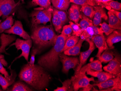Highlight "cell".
I'll list each match as a JSON object with an SVG mask.
<instances>
[{
	"label": "cell",
	"mask_w": 121,
	"mask_h": 91,
	"mask_svg": "<svg viewBox=\"0 0 121 91\" xmlns=\"http://www.w3.org/2000/svg\"><path fill=\"white\" fill-rule=\"evenodd\" d=\"M21 81L25 82L34 90L42 91L48 87L52 79L50 74L39 65L23 66L19 75Z\"/></svg>",
	"instance_id": "1"
},
{
	"label": "cell",
	"mask_w": 121,
	"mask_h": 91,
	"mask_svg": "<svg viewBox=\"0 0 121 91\" xmlns=\"http://www.w3.org/2000/svg\"><path fill=\"white\" fill-rule=\"evenodd\" d=\"M69 37L61 34L57 37L55 44L47 53L41 56L38 60V65L47 70L55 71L59 65L60 55L64 52L65 42Z\"/></svg>",
	"instance_id": "2"
},
{
	"label": "cell",
	"mask_w": 121,
	"mask_h": 91,
	"mask_svg": "<svg viewBox=\"0 0 121 91\" xmlns=\"http://www.w3.org/2000/svg\"><path fill=\"white\" fill-rule=\"evenodd\" d=\"M30 38L35 47L39 51L55 44L57 35L53 30L52 25H40L32 28Z\"/></svg>",
	"instance_id": "3"
},
{
	"label": "cell",
	"mask_w": 121,
	"mask_h": 91,
	"mask_svg": "<svg viewBox=\"0 0 121 91\" xmlns=\"http://www.w3.org/2000/svg\"><path fill=\"white\" fill-rule=\"evenodd\" d=\"M53 8L51 6L48 9L33 11L30 16L32 18V28L38 25H45L51 22L52 17Z\"/></svg>",
	"instance_id": "4"
},
{
	"label": "cell",
	"mask_w": 121,
	"mask_h": 91,
	"mask_svg": "<svg viewBox=\"0 0 121 91\" xmlns=\"http://www.w3.org/2000/svg\"><path fill=\"white\" fill-rule=\"evenodd\" d=\"M32 41L31 39L24 40L17 39L15 43H13L10 45V47L14 45L17 49V51L21 50L22 52V53L20 56L14 59L13 62L11 63V65L14 61L22 57H24L27 62L28 61L29 53L30 50L32 47Z\"/></svg>",
	"instance_id": "5"
},
{
	"label": "cell",
	"mask_w": 121,
	"mask_h": 91,
	"mask_svg": "<svg viewBox=\"0 0 121 91\" xmlns=\"http://www.w3.org/2000/svg\"><path fill=\"white\" fill-rule=\"evenodd\" d=\"M60 61L62 64V72L66 74H68L71 69L75 70L79 63V60L78 57H69L63 52L60 55Z\"/></svg>",
	"instance_id": "6"
},
{
	"label": "cell",
	"mask_w": 121,
	"mask_h": 91,
	"mask_svg": "<svg viewBox=\"0 0 121 91\" xmlns=\"http://www.w3.org/2000/svg\"><path fill=\"white\" fill-rule=\"evenodd\" d=\"M93 86H97L99 90L112 87L113 91H121V73L118 74L116 77L111 78L104 82L96 83Z\"/></svg>",
	"instance_id": "7"
},
{
	"label": "cell",
	"mask_w": 121,
	"mask_h": 91,
	"mask_svg": "<svg viewBox=\"0 0 121 91\" xmlns=\"http://www.w3.org/2000/svg\"><path fill=\"white\" fill-rule=\"evenodd\" d=\"M19 2L16 3L15 0H0V11L2 13L3 19H5L15 11Z\"/></svg>",
	"instance_id": "8"
},
{
	"label": "cell",
	"mask_w": 121,
	"mask_h": 91,
	"mask_svg": "<svg viewBox=\"0 0 121 91\" xmlns=\"http://www.w3.org/2000/svg\"><path fill=\"white\" fill-rule=\"evenodd\" d=\"M72 80L73 86L74 91H78L80 88L85 87L90 84L91 81L95 82L93 77L89 78L86 76V74H79L71 77Z\"/></svg>",
	"instance_id": "9"
},
{
	"label": "cell",
	"mask_w": 121,
	"mask_h": 91,
	"mask_svg": "<svg viewBox=\"0 0 121 91\" xmlns=\"http://www.w3.org/2000/svg\"><path fill=\"white\" fill-rule=\"evenodd\" d=\"M4 33L16 35L23 38L24 40L31 39L30 36L24 29L22 22L19 20H16L12 26L5 30Z\"/></svg>",
	"instance_id": "10"
},
{
	"label": "cell",
	"mask_w": 121,
	"mask_h": 91,
	"mask_svg": "<svg viewBox=\"0 0 121 91\" xmlns=\"http://www.w3.org/2000/svg\"><path fill=\"white\" fill-rule=\"evenodd\" d=\"M115 57L107 65L103 67L106 72L113 74L117 75L121 73V57L118 55H115Z\"/></svg>",
	"instance_id": "11"
},
{
	"label": "cell",
	"mask_w": 121,
	"mask_h": 91,
	"mask_svg": "<svg viewBox=\"0 0 121 91\" xmlns=\"http://www.w3.org/2000/svg\"><path fill=\"white\" fill-rule=\"evenodd\" d=\"M86 41H87L89 44V48L88 50H87L86 51L80 52L79 64L78 66H77V68L75 72L74 76L78 74V72L80 70L81 68L83 65H85L87 61L88 58H89V57L91 54V53L95 49V44L91 39L87 40Z\"/></svg>",
	"instance_id": "12"
},
{
	"label": "cell",
	"mask_w": 121,
	"mask_h": 91,
	"mask_svg": "<svg viewBox=\"0 0 121 91\" xmlns=\"http://www.w3.org/2000/svg\"><path fill=\"white\" fill-rule=\"evenodd\" d=\"M91 40L98 48V52L96 55V57H99L105 50L109 49L107 45L105 37L103 35L93 36Z\"/></svg>",
	"instance_id": "13"
},
{
	"label": "cell",
	"mask_w": 121,
	"mask_h": 91,
	"mask_svg": "<svg viewBox=\"0 0 121 91\" xmlns=\"http://www.w3.org/2000/svg\"><path fill=\"white\" fill-rule=\"evenodd\" d=\"M103 32L101 28L93 26H89L82 32L80 35V39L84 41L91 39L92 37L96 35H103Z\"/></svg>",
	"instance_id": "14"
},
{
	"label": "cell",
	"mask_w": 121,
	"mask_h": 91,
	"mask_svg": "<svg viewBox=\"0 0 121 91\" xmlns=\"http://www.w3.org/2000/svg\"><path fill=\"white\" fill-rule=\"evenodd\" d=\"M81 11L80 6L74 3L71 4L68 11L69 18L70 21L78 24L79 22L82 17Z\"/></svg>",
	"instance_id": "15"
},
{
	"label": "cell",
	"mask_w": 121,
	"mask_h": 91,
	"mask_svg": "<svg viewBox=\"0 0 121 91\" xmlns=\"http://www.w3.org/2000/svg\"><path fill=\"white\" fill-rule=\"evenodd\" d=\"M86 73L87 74L98 78V81L96 83L104 82L109 79L116 77L118 75L113 74L107 72H103L102 71H97L94 70H88L86 72Z\"/></svg>",
	"instance_id": "16"
},
{
	"label": "cell",
	"mask_w": 121,
	"mask_h": 91,
	"mask_svg": "<svg viewBox=\"0 0 121 91\" xmlns=\"http://www.w3.org/2000/svg\"><path fill=\"white\" fill-rule=\"evenodd\" d=\"M102 65L100 61L98 60L93 61L87 65L82 66L78 72V74L74 76L79 74H86L88 70H94L97 71H102Z\"/></svg>",
	"instance_id": "17"
},
{
	"label": "cell",
	"mask_w": 121,
	"mask_h": 91,
	"mask_svg": "<svg viewBox=\"0 0 121 91\" xmlns=\"http://www.w3.org/2000/svg\"><path fill=\"white\" fill-rule=\"evenodd\" d=\"M94 9L95 13L92 22L93 25L97 26L101 23L102 19L107 20L108 17L103 7L100 6H97L94 7Z\"/></svg>",
	"instance_id": "18"
},
{
	"label": "cell",
	"mask_w": 121,
	"mask_h": 91,
	"mask_svg": "<svg viewBox=\"0 0 121 91\" xmlns=\"http://www.w3.org/2000/svg\"><path fill=\"white\" fill-rule=\"evenodd\" d=\"M121 40V31L114 30L108 36L106 40L108 47L110 49L114 48L113 44L120 42Z\"/></svg>",
	"instance_id": "19"
},
{
	"label": "cell",
	"mask_w": 121,
	"mask_h": 91,
	"mask_svg": "<svg viewBox=\"0 0 121 91\" xmlns=\"http://www.w3.org/2000/svg\"><path fill=\"white\" fill-rule=\"evenodd\" d=\"M109 17V26L114 30H121V20L119 19L112 12H108Z\"/></svg>",
	"instance_id": "20"
},
{
	"label": "cell",
	"mask_w": 121,
	"mask_h": 91,
	"mask_svg": "<svg viewBox=\"0 0 121 91\" xmlns=\"http://www.w3.org/2000/svg\"><path fill=\"white\" fill-rule=\"evenodd\" d=\"M2 45L0 48V53H7L5 52V47L15 39V37L14 36L7 35L4 34H2L0 37Z\"/></svg>",
	"instance_id": "21"
},
{
	"label": "cell",
	"mask_w": 121,
	"mask_h": 91,
	"mask_svg": "<svg viewBox=\"0 0 121 91\" xmlns=\"http://www.w3.org/2000/svg\"><path fill=\"white\" fill-rule=\"evenodd\" d=\"M84 41L79 39L78 43L72 47L65 50L64 51V53L68 56H76L79 55L80 53L81 48Z\"/></svg>",
	"instance_id": "22"
},
{
	"label": "cell",
	"mask_w": 121,
	"mask_h": 91,
	"mask_svg": "<svg viewBox=\"0 0 121 91\" xmlns=\"http://www.w3.org/2000/svg\"><path fill=\"white\" fill-rule=\"evenodd\" d=\"M11 75L8 78L3 77L0 74V85L4 90H6L8 87L12 85L15 81L16 76H13L11 70Z\"/></svg>",
	"instance_id": "23"
},
{
	"label": "cell",
	"mask_w": 121,
	"mask_h": 91,
	"mask_svg": "<svg viewBox=\"0 0 121 91\" xmlns=\"http://www.w3.org/2000/svg\"><path fill=\"white\" fill-rule=\"evenodd\" d=\"M55 9L61 11H66L70 6V0H51Z\"/></svg>",
	"instance_id": "24"
},
{
	"label": "cell",
	"mask_w": 121,
	"mask_h": 91,
	"mask_svg": "<svg viewBox=\"0 0 121 91\" xmlns=\"http://www.w3.org/2000/svg\"><path fill=\"white\" fill-rule=\"evenodd\" d=\"M52 24L54 26V29L56 32L59 33H61L64 25L57 14L54 11L53 9L52 12Z\"/></svg>",
	"instance_id": "25"
},
{
	"label": "cell",
	"mask_w": 121,
	"mask_h": 91,
	"mask_svg": "<svg viewBox=\"0 0 121 91\" xmlns=\"http://www.w3.org/2000/svg\"><path fill=\"white\" fill-rule=\"evenodd\" d=\"M114 53L109 49L104 51L99 57L98 59L100 61L101 63H107L110 61L114 57Z\"/></svg>",
	"instance_id": "26"
},
{
	"label": "cell",
	"mask_w": 121,
	"mask_h": 91,
	"mask_svg": "<svg viewBox=\"0 0 121 91\" xmlns=\"http://www.w3.org/2000/svg\"><path fill=\"white\" fill-rule=\"evenodd\" d=\"M97 5L103 8H106L109 10L111 9L117 10L119 11H120L121 10V3L117 1L112 0L104 3H99Z\"/></svg>",
	"instance_id": "27"
},
{
	"label": "cell",
	"mask_w": 121,
	"mask_h": 91,
	"mask_svg": "<svg viewBox=\"0 0 121 91\" xmlns=\"http://www.w3.org/2000/svg\"><path fill=\"white\" fill-rule=\"evenodd\" d=\"M34 89L25 83L21 81L15 83L9 91H32Z\"/></svg>",
	"instance_id": "28"
},
{
	"label": "cell",
	"mask_w": 121,
	"mask_h": 91,
	"mask_svg": "<svg viewBox=\"0 0 121 91\" xmlns=\"http://www.w3.org/2000/svg\"><path fill=\"white\" fill-rule=\"evenodd\" d=\"M13 24L14 20L13 16H9L3 22L0 23V34L10 28Z\"/></svg>",
	"instance_id": "29"
},
{
	"label": "cell",
	"mask_w": 121,
	"mask_h": 91,
	"mask_svg": "<svg viewBox=\"0 0 121 91\" xmlns=\"http://www.w3.org/2000/svg\"><path fill=\"white\" fill-rule=\"evenodd\" d=\"M81 6V10L84 15L92 19H93L95 13V11L93 6L87 4Z\"/></svg>",
	"instance_id": "30"
},
{
	"label": "cell",
	"mask_w": 121,
	"mask_h": 91,
	"mask_svg": "<svg viewBox=\"0 0 121 91\" xmlns=\"http://www.w3.org/2000/svg\"><path fill=\"white\" fill-rule=\"evenodd\" d=\"M79 39V37L74 35H71L68 37L65 42L64 47V51L75 45L78 43Z\"/></svg>",
	"instance_id": "31"
},
{
	"label": "cell",
	"mask_w": 121,
	"mask_h": 91,
	"mask_svg": "<svg viewBox=\"0 0 121 91\" xmlns=\"http://www.w3.org/2000/svg\"><path fill=\"white\" fill-rule=\"evenodd\" d=\"M82 18L81 19V21L78 24V25L82 30L84 31L89 26H93V22L84 14H82Z\"/></svg>",
	"instance_id": "32"
},
{
	"label": "cell",
	"mask_w": 121,
	"mask_h": 91,
	"mask_svg": "<svg viewBox=\"0 0 121 91\" xmlns=\"http://www.w3.org/2000/svg\"><path fill=\"white\" fill-rule=\"evenodd\" d=\"M69 24L71 26L72 30V35L77 36V37H80L83 30L80 27L78 24H76L72 21H70L69 22Z\"/></svg>",
	"instance_id": "33"
},
{
	"label": "cell",
	"mask_w": 121,
	"mask_h": 91,
	"mask_svg": "<svg viewBox=\"0 0 121 91\" xmlns=\"http://www.w3.org/2000/svg\"><path fill=\"white\" fill-rule=\"evenodd\" d=\"M72 83V80L68 79L65 80L62 82V86L60 87H57V89L54 90V91H70V88Z\"/></svg>",
	"instance_id": "34"
},
{
	"label": "cell",
	"mask_w": 121,
	"mask_h": 91,
	"mask_svg": "<svg viewBox=\"0 0 121 91\" xmlns=\"http://www.w3.org/2000/svg\"><path fill=\"white\" fill-rule=\"evenodd\" d=\"M32 3L44 9H48L51 6V0H33Z\"/></svg>",
	"instance_id": "35"
},
{
	"label": "cell",
	"mask_w": 121,
	"mask_h": 91,
	"mask_svg": "<svg viewBox=\"0 0 121 91\" xmlns=\"http://www.w3.org/2000/svg\"><path fill=\"white\" fill-rule=\"evenodd\" d=\"M54 11L56 13L59 18L60 19L63 23V25H65L68 21V15L65 11L61 10H58L55 8H53Z\"/></svg>",
	"instance_id": "36"
},
{
	"label": "cell",
	"mask_w": 121,
	"mask_h": 91,
	"mask_svg": "<svg viewBox=\"0 0 121 91\" xmlns=\"http://www.w3.org/2000/svg\"><path fill=\"white\" fill-rule=\"evenodd\" d=\"M99 25L101 26L100 28L102 30L103 33H104L107 36H108L115 30L114 29L111 28L108 24L106 22H103L102 23L100 24Z\"/></svg>",
	"instance_id": "37"
},
{
	"label": "cell",
	"mask_w": 121,
	"mask_h": 91,
	"mask_svg": "<svg viewBox=\"0 0 121 91\" xmlns=\"http://www.w3.org/2000/svg\"><path fill=\"white\" fill-rule=\"evenodd\" d=\"M70 2L79 6H83L85 4H89L90 6H95L94 4L90 0H70Z\"/></svg>",
	"instance_id": "38"
},
{
	"label": "cell",
	"mask_w": 121,
	"mask_h": 91,
	"mask_svg": "<svg viewBox=\"0 0 121 91\" xmlns=\"http://www.w3.org/2000/svg\"><path fill=\"white\" fill-rule=\"evenodd\" d=\"M73 31L70 24L64 26L62 28L61 34L68 37L70 36L72 34Z\"/></svg>",
	"instance_id": "39"
},
{
	"label": "cell",
	"mask_w": 121,
	"mask_h": 91,
	"mask_svg": "<svg viewBox=\"0 0 121 91\" xmlns=\"http://www.w3.org/2000/svg\"><path fill=\"white\" fill-rule=\"evenodd\" d=\"M39 51L36 48L33 47L32 49V52H31V57H30V62H28V64L30 65H34L35 64V57L36 55L39 54Z\"/></svg>",
	"instance_id": "40"
},
{
	"label": "cell",
	"mask_w": 121,
	"mask_h": 91,
	"mask_svg": "<svg viewBox=\"0 0 121 91\" xmlns=\"http://www.w3.org/2000/svg\"><path fill=\"white\" fill-rule=\"evenodd\" d=\"M0 73L3 75L4 77L6 78H8L10 76L8 73V72L6 70V69L3 67V64L1 61L0 57Z\"/></svg>",
	"instance_id": "41"
},
{
	"label": "cell",
	"mask_w": 121,
	"mask_h": 91,
	"mask_svg": "<svg viewBox=\"0 0 121 91\" xmlns=\"http://www.w3.org/2000/svg\"><path fill=\"white\" fill-rule=\"evenodd\" d=\"M109 11L112 12L115 16H116L119 19L121 20V13L120 11L113 9H111Z\"/></svg>",
	"instance_id": "42"
},
{
	"label": "cell",
	"mask_w": 121,
	"mask_h": 91,
	"mask_svg": "<svg viewBox=\"0 0 121 91\" xmlns=\"http://www.w3.org/2000/svg\"><path fill=\"white\" fill-rule=\"evenodd\" d=\"M90 0L94 3V5L95 6L96 5L98 4L99 3H104L109 1H112L113 0Z\"/></svg>",
	"instance_id": "43"
},
{
	"label": "cell",
	"mask_w": 121,
	"mask_h": 91,
	"mask_svg": "<svg viewBox=\"0 0 121 91\" xmlns=\"http://www.w3.org/2000/svg\"><path fill=\"white\" fill-rule=\"evenodd\" d=\"M92 85H91L90 83L86 86L85 87H82V91H89L92 90V87H93Z\"/></svg>",
	"instance_id": "44"
},
{
	"label": "cell",
	"mask_w": 121,
	"mask_h": 91,
	"mask_svg": "<svg viewBox=\"0 0 121 91\" xmlns=\"http://www.w3.org/2000/svg\"><path fill=\"white\" fill-rule=\"evenodd\" d=\"M2 16V13L1 12V11H0V17H1V16ZM1 22V20H0V23Z\"/></svg>",
	"instance_id": "45"
},
{
	"label": "cell",
	"mask_w": 121,
	"mask_h": 91,
	"mask_svg": "<svg viewBox=\"0 0 121 91\" xmlns=\"http://www.w3.org/2000/svg\"><path fill=\"white\" fill-rule=\"evenodd\" d=\"M22 0V1H24V0Z\"/></svg>",
	"instance_id": "46"
},
{
	"label": "cell",
	"mask_w": 121,
	"mask_h": 91,
	"mask_svg": "<svg viewBox=\"0 0 121 91\" xmlns=\"http://www.w3.org/2000/svg\"></svg>",
	"instance_id": "47"
}]
</instances>
